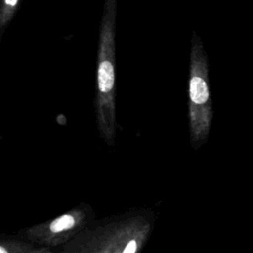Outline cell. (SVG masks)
<instances>
[{
  "instance_id": "6da1fadb",
  "label": "cell",
  "mask_w": 253,
  "mask_h": 253,
  "mask_svg": "<svg viewBox=\"0 0 253 253\" xmlns=\"http://www.w3.org/2000/svg\"><path fill=\"white\" fill-rule=\"evenodd\" d=\"M189 72V99L193 117L208 126L211 117L208 57L200 37L194 32L191 40Z\"/></svg>"
},
{
  "instance_id": "7a4b0ae2",
  "label": "cell",
  "mask_w": 253,
  "mask_h": 253,
  "mask_svg": "<svg viewBox=\"0 0 253 253\" xmlns=\"http://www.w3.org/2000/svg\"><path fill=\"white\" fill-rule=\"evenodd\" d=\"M22 0H1L0 3V38L18 11Z\"/></svg>"
},
{
  "instance_id": "3957f363",
  "label": "cell",
  "mask_w": 253,
  "mask_h": 253,
  "mask_svg": "<svg viewBox=\"0 0 253 253\" xmlns=\"http://www.w3.org/2000/svg\"><path fill=\"white\" fill-rule=\"evenodd\" d=\"M75 223V219L72 215L70 214H64L59 216L58 218L54 219L51 223H50V230L54 233L56 232H60L66 229L71 228Z\"/></svg>"
},
{
  "instance_id": "277c9868",
  "label": "cell",
  "mask_w": 253,
  "mask_h": 253,
  "mask_svg": "<svg viewBox=\"0 0 253 253\" xmlns=\"http://www.w3.org/2000/svg\"><path fill=\"white\" fill-rule=\"evenodd\" d=\"M135 251H136V241L132 239L126 245L123 253H135Z\"/></svg>"
},
{
  "instance_id": "5b68a950",
  "label": "cell",
  "mask_w": 253,
  "mask_h": 253,
  "mask_svg": "<svg viewBox=\"0 0 253 253\" xmlns=\"http://www.w3.org/2000/svg\"><path fill=\"white\" fill-rule=\"evenodd\" d=\"M0 253H8V252H7V250L3 246H1L0 247Z\"/></svg>"
}]
</instances>
